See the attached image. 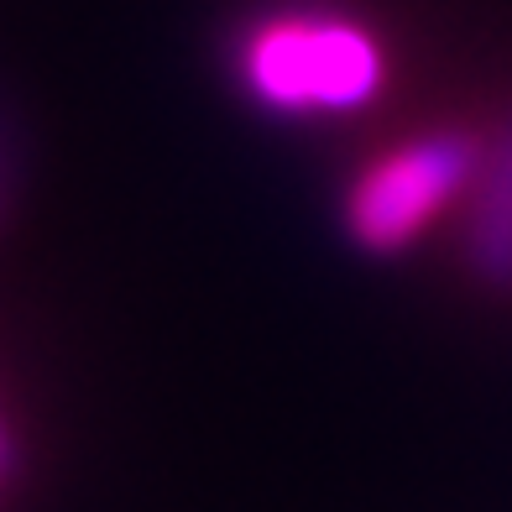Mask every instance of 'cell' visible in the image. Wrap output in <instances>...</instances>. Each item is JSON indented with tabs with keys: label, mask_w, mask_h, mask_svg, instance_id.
Returning <instances> with one entry per match:
<instances>
[{
	"label": "cell",
	"mask_w": 512,
	"mask_h": 512,
	"mask_svg": "<svg viewBox=\"0 0 512 512\" xmlns=\"http://www.w3.org/2000/svg\"><path fill=\"white\" fill-rule=\"evenodd\" d=\"M241 84L277 115H340L377 95L382 53L366 27L324 11L272 16L241 42Z\"/></svg>",
	"instance_id": "1"
},
{
	"label": "cell",
	"mask_w": 512,
	"mask_h": 512,
	"mask_svg": "<svg viewBox=\"0 0 512 512\" xmlns=\"http://www.w3.org/2000/svg\"><path fill=\"white\" fill-rule=\"evenodd\" d=\"M481 142L471 131H429L418 142L387 152L356 178L345 199V230L366 251H403L439 209L455 204L476 183Z\"/></svg>",
	"instance_id": "2"
},
{
	"label": "cell",
	"mask_w": 512,
	"mask_h": 512,
	"mask_svg": "<svg viewBox=\"0 0 512 512\" xmlns=\"http://www.w3.org/2000/svg\"><path fill=\"white\" fill-rule=\"evenodd\" d=\"M460 256L486 293L512 298V115L481 152V168L471 183Z\"/></svg>",
	"instance_id": "3"
},
{
	"label": "cell",
	"mask_w": 512,
	"mask_h": 512,
	"mask_svg": "<svg viewBox=\"0 0 512 512\" xmlns=\"http://www.w3.org/2000/svg\"><path fill=\"white\" fill-rule=\"evenodd\" d=\"M6 183H11V152H6V136H0V199H6Z\"/></svg>",
	"instance_id": "4"
},
{
	"label": "cell",
	"mask_w": 512,
	"mask_h": 512,
	"mask_svg": "<svg viewBox=\"0 0 512 512\" xmlns=\"http://www.w3.org/2000/svg\"><path fill=\"white\" fill-rule=\"evenodd\" d=\"M0 460H6V445H0Z\"/></svg>",
	"instance_id": "5"
}]
</instances>
